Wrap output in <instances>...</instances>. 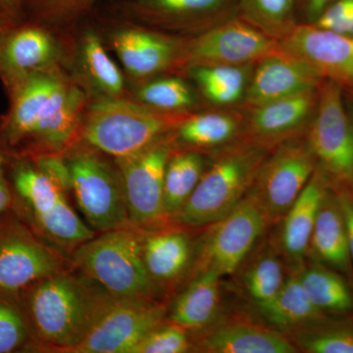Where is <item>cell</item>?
<instances>
[{
    "label": "cell",
    "mask_w": 353,
    "mask_h": 353,
    "mask_svg": "<svg viewBox=\"0 0 353 353\" xmlns=\"http://www.w3.org/2000/svg\"><path fill=\"white\" fill-rule=\"evenodd\" d=\"M87 95L57 68L43 70L17 82L1 139L34 157L62 154L80 139Z\"/></svg>",
    "instance_id": "obj_1"
},
{
    "label": "cell",
    "mask_w": 353,
    "mask_h": 353,
    "mask_svg": "<svg viewBox=\"0 0 353 353\" xmlns=\"http://www.w3.org/2000/svg\"><path fill=\"white\" fill-rule=\"evenodd\" d=\"M32 343L48 352L78 347L114 296L66 272L41 279L15 294Z\"/></svg>",
    "instance_id": "obj_2"
},
{
    "label": "cell",
    "mask_w": 353,
    "mask_h": 353,
    "mask_svg": "<svg viewBox=\"0 0 353 353\" xmlns=\"http://www.w3.org/2000/svg\"><path fill=\"white\" fill-rule=\"evenodd\" d=\"M189 112H165L121 97H99L83 114L80 139L115 159L134 157L171 134Z\"/></svg>",
    "instance_id": "obj_3"
},
{
    "label": "cell",
    "mask_w": 353,
    "mask_h": 353,
    "mask_svg": "<svg viewBox=\"0 0 353 353\" xmlns=\"http://www.w3.org/2000/svg\"><path fill=\"white\" fill-rule=\"evenodd\" d=\"M268 152L248 139L223 148L172 219L180 226L199 228L224 218L243 201Z\"/></svg>",
    "instance_id": "obj_4"
},
{
    "label": "cell",
    "mask_w": 353,
    "mask_h": 353,
    "mask_svg": "<svg viewBox=\"0 0 353 353\" xmlns=\"http://www.w3.org/2000/svg\"><path fill=\"white\" fill-rule=\"evenodd\" d=\"M146 229L130 224L103 232L77 246L74 265L116 299H153L158 287L143 260Z\"/></svg>",
    "instance_id": "obj_5"
},
{
    "label": "cell",
    "mask_w": 353,
    "mask_h": 353,
    "mask_svg": "<svg viewBox=\"0 0 353 353\" xmlns=\"http://www.w3.org/2000/svg\"><path fill=\"white\" fill-rule=\"evenodd\" d=\"M90 146L68 150L72 192L90 226L101 232L131 224L119 169Z\"/></svg>",
    "instance_id": "obj_6"
},
{
    "label": "cell",
    "mask_w": 353,
    "mask_h": 353,
    "mask_svg": "<svg viewBox=\"0 0 353 353\" xmlns=\"http://www.w3.org/2000/svg\"><path fill=\"white\" fill-rule=\"evenodd\" d=\"M273 148L260 164L246 194L263 212L268 224L284 218L317 167L307 141L296 137Z\"/></svg>",
    "instance_id": "obj_7"
},
{
    "label": "cell",
    "mask_w": 353,
    "mask_h": 353,
    "mask_svg": "<svg viewBox=\"0 0 353 353\" xmlns=\"http://www.w3.org/2000/svg\"><path fill=\"white\" fill-rule=\"evenodd\" d=\"M319 88L306 141L317 166L328 178L353 185V129L343 106L340 83L328 80Z\"/></svg>",
    "instance_id": "obj_8"
},
{
    "label": "cell",
    "mask_w": 353,
    "mask_h": 353,
    "mask_svg": "<svg viewBox=\"0 0 353 353\" xmlns=\"http://www.w3.org/2000/svg\"><path fill=\"white\" fill-rule=\"evenodd\" d=\"M279 50L277 41L236 15L183 41L179 67L248 66Z\"/></svg>",
    "instance_id": "obj_9"
},
{
    "label": "cell",
    "mask_w": 353,
    "mask_h": 353,
    "mask_svg": "<svg viewBox=\"0 0 353 353\" xmlns=\"http://www.w3.org/2000/svg\"><path fill=\"white\" fill-rule=\"evenodd\" d=\"M172 132L134 157L115 159L124 185L130 223L134 226L148 229L166 218L165 171L176 146Z\"/></svg>",
    "instance_id": "obj_10"
},
{
    "label": "cell",
    "mask_w": 353,
    "mask_h": 353,
    "mask_svg": "<svg viewBox=\"0 0 353 353\" xmlns=\"http://www.w3.org/2000/svg\"><path fill=\"white\" fill-rule=\"evenodd\" d=\"M14 185L31 210L37 226L51 241L78 246L94 238L92 230L70 206L67 194L36 167H18Z\"/></svg>",
    "instance_id": "obj_11"
},
{
    "label": "cell",
    "mask_w": 353,
    "mask_h": 353,
    "mask_svg": "<svg viewBox=\"0 0 353 353\" xmlns=\"http://www.w3.org/2000/svg\"><path fill=\"white\" fill-rule=\"evenodd\" d=\"M263 212L246 196L232 212L210 225L199 252V272L214 270L232 275L248 259L266 225Z\"/></svg>",
    "instance_id": "obj_12"
},
{
    "label": "cell",
    "mask_w": 353,
    "mask_h": 353,
    "mask_svg": "<svg viewBox=\"0 0 353 353\" xmlns=\"http://www.w3.org/2000/svg\"><path fill=\"white\" fill-rule=\"evenodd\" d=\"M165 314L163 306L153 299L113 297L85 340L70 353H132L164 322Z\"/></svg>",
    "instance_id": "obj_13"
},
{
    "label": "cell",
    "mask_w": 353,
    "mask_h": 353,
    "mask_svg": "<svg viewBox=\"0 0 353 353\" xmlns=\"http://www.w3.org/2000/svg\"><path fill=\"white\" fill-rule=\"evenodd\" d=\"M60 253L13 219L0 220V294L15 296L28 285L64 270Z\"/></svg>",
    "instance_id": "obj_14"
},
{
    "label": "cell",
    "mask_w": 353,
    "mask_h": 353,
    "mask_svg": "<svg viewBox=\"0 0 353 353\" xmlns=\"http://www.w3.org/2000/svg\"><path fill=\"white\" fill-rule=\"evenodd\" d=\"M132 21L169 31L203 32L236 15V0H126Z\"/></svg>",
    "instance_id": "obj_15"
},
{
    "label": "cell",
    "mask_w": 353,
    "mask_h": 353,
    "mask_svg": "<svg viewBox=\"0 0 353 353\" xmlns=\"http://www.w3.org/2000/svg\"><path fill=\"white\" fill-rule=\"evenodd\" d=\"M279 46L307 62L323 78L339 83H353V37L310 23L297 25Z\"/></svg>",
    "instance_id": "obj_16"
},
{
    "label": "cell",
    "mask_w": 353,
    "mask_h": 353,
    "mask_svg": "<svg viewBox=\"0 0 353 353\" xmlns=\"http://www.w3.org/2000/svg\"><path fill=\"white\" fill-rule=\"evenodd\" d=\"M323 77L301 58L279 50L257 62L243 102L252 108L306 90H317Z\"/></svg>",
    "instance_id": "obj_17"
},
{
    "label": "cell",
    "mask_w": 353,
    "mask_h": 353,
    "mask_svg": "<svg viewBox=\"0 0 353 353\" xmlns=\"http://www.w3.org/2000/svg\"><path fill=\"white\" fill-rule=\"evenodd\" d=\"M113 50L132 78L148 80L179 67L183 41L148 28L128 25L111 38Z\"/></svg>",
    "instance_id": "obj_18"
},
{
    "label": "cell",
    "mask_w": 353,
    "mask_h": 353,
    "mask_svg": "<svg viewBox=\"0 0 353 353\" xmlns=\"http://www.w3.org/2000/svg\"><path fill=\"white\" fill-rule=\"evenodd\" d=\"M318 92V88L306 90L248 108L245 122L248 139L270 150L283 141L296 138L312 120Z\"/></svg>",
    "instance_id": "obj_19"
},
{
    "label": "cell",
    "mask_w": 353,
    "mask_h": 353,
    "mask_svg": "<svg viewBox=\"0 0 353 353\" xmlns=\"http://www.w3.org/2000/svg\"><path fill=\"white\" fill-rule=\"evenodd\" d=\"M328 176L320 167L283 218L278 250L292 272L304 264L318 212L328 194Z\"/></svg>",
    "instance_id": "obj_20"
},
{
    "label": "cell",
    "mask_w": 353,
    "mask_h": 353,
    "mask_svg": "<svg viewBox=\"0 0 353 353\" xmlns=\"http://www.w3.org/2000/svg\"><path fill=\"white\" fill-rule=\"evenodd\" d=\"M59 44L46 28L30 25L14 31L0 48V68L14 81L57 66Z\"/></svg>",
    "instance_id": "obj_21"
},
{
    "label": "cell",
    "mask_w": 353,
    "mask_h": 353,
    "mask_svg": "<svg viewBox=\"0 0 353 353\" xmlns=\"http://www.w3.org/2000/svg\"><path fill=\"white\" fill-rule=\"evenodd\" d=\"M201 352L210 353H294L289 336L277 330L245 321L211 327L199 341Z\"/></svg>",
    "instance_id": "obj_22"
},
{
    "label": "cell",
    "mask_w": 353,
    "mask_h": 353,
    "mask_svg": "<svg viewBox=\"0 0 353 353\" xmlns=\"http://www.w3.org/2000/svg\"><path fill=\"white\" fill-rule=\"evenodd\" d=\"M146 270L157 287L173 284L182 277L192 261V241L180 229L150 231L143 239Z\"/></svg>",
    "instance_id": "obj_23"
},
{
    "label": "cell",
    "mask_w": 353,
    "mask_h": 353,
    "mask_svg": "<svg viewBox=\"0 0 353 353\" xmlns=\"http://www.w3.org/2000/svg\"><path fill=\"white\" fill-rule=\"evenodd\" d=\"M221 278L211 269L199 272L174 301L167 321L189 332L210 326L219 311Z\"/></svg>",
    "instance_id": "obj_24"
},
{
    "label": "cell",
    "mask_w": 353,
    "mask_h": 353,
    "mask_svg": "<svg viewBox=\"0 0 353 353\" xmlns=\"http://www.w3.org/2000/svg\"><path fill=\"white\" fill-rule=\"evenodd\" d=\"M308 253L334 270L350 273L352 262L345 221L336 197L329 192L318 212Z\"/></svg>",
    "instance_id": "obj_25"
},
{
    "label": "cell",
    "mask_w": 353,
    "mask_h": 353,
    "mask_svg": "<svg viewBox=\"0 0 353 353\" xmlns=\"http://www.w3.org/2000/svg\"><path fill=\"white\" fill-rule=\"evenodd\" d=\"M241 124L243 121L236 113H189L172 134L176 145L199 152L229 145L240 134Z\"/></svg>",
    "instance_id": "obj_26"
},
{
    "label": "cell",
    "mask_w": 353,
    "mask_h": 353,
    "mask_svg": "<svg viewBox=\"0 0 353 353\" xmlns=\"http://www.w3.org/2000/svg\"><path fill=\"white\" fill-rule=\"evenodd\" d=\"M256 310L268 324L288 332L325 318V313L308 299L296 273L287 278L273 299Z\"/></svg>",
    "instance_id": "obj_27"
},
{
    "label": "cell",
    "mask_w": 353,
    "mask_h": 353,
    "mask_svg": "<svg viewBox=\"0 0 353 353\" xmlns=\"http://www.w3.org/2000/svg\"><path fill=\"white\" fill-rule=\"evenodd\" d=\"M284 259L277 248L263 246L246 262L241 285L255 308L268 303L284 285Z\"/></svg>",
    "instance_id": "obj_28"
},
{
    "label": "cell",
    "mask_w": 353,
    "mask_h": 353,
    "mask_svg": "<svg viewBox=\"0 0 353 353\" xmlns=\"http://www.w3.org/2000/svg\"><path fill=\"white\" fill-rule=\"evenodd\" d=\"M296 273L311 303L322 312L347 313L353 308V294L340 274L320 264H303Z\"/></svg>",
    "instance_id": "obj_29"
},
{
    "label": "cell",
    "mask_w": 353,
    "mask_h": 353,
    "mask_svg": "<svg viewBox=\"0 0 353 353\" xmlns=\"http://www.w3.org/2000/svg\"><path fill=\"white\" fill-rule=\"evenodd\" d=\"M79 63L88 85L101 95L99 97H121L124 94V77L94 32L83 36Z\"/></svg>",
    "instance_id": "obj_30"
},
{
    "label": "cell",
    "mask_w": 353,
    "mask_h": 353,
    "mask_svg": "<svg viewBox=\"0 0 353 353\" xmlns=\"http://www.w3.org/2000/svg\"><path fill=\"white\" fill-rule=\"evenodd\" d=\"M204 170L203 157L196 150H175L172 153L165 171V217L172 218L181 210L196 189Z\"/></svg>",
    "instance_id": "obj_31"
},
{
    "label": "cell",
    "mask_w": 353,
    "mask_h": 353,
    "mask_svg": "<svg viewBox=\"0 0 353 353\" xmlns=\"http://www.w3.org/2000/svg\"><path fill=\"white\" fill-rule=\"evenodd\" d=\"M202 94L216 105H230L243 99L252 70L248 66H199L188 70Z\"/></svg>",
    "instance_id": "obj_32"
},
{
    "label": "cell",
    "mask_w": 353,
    "mask_h": 353,
    "mask_svg": "<svg viewBox=\"0 0 353 353\" xmlns=\"http://www.w3.org/2000/svg\"><path fill=\"white\" fill-rule=\"evenodd\" d=\"M236 16L278 43L299 25L296 0H236Z\"/></svg>",
    "instance_id": "obj_33"
},
{
    "label": "cell",
    "mask_w": 353,
    "mask_h": 353,
    "mask_svg": "<svg viewBox=\"0 0 353 353\" xmlns=\"http://www.w3.org/2000/svg\"><path fill=\"white\" fill-rule=\"evenodd\" d=\"M137 101L165 112H189L196 104V95L189 83L178 77L155 79L143 83Z\"/></svg>",
    "instance_id": "obj_34"
},
{
    "label": "cell",
    "mask_w": 353,
    "mask_h": 353,
    "mask_svg": "<svg viewBox=\"0 0 353 353\" xmlns=\"http://www.w3.org/2000/svg\"><path fill=\"white\" fill-rule=\"evenodd\" d=\"M320 321L289 331L290 340L297 350L310 353H353L352 328L324 326L320 325Z\"/></svg>",
    "instance_id": "obj_35"
},
{
    "label": "cell",
    "mask_w": 353,
    "mask_h": 353,
    "mask_svg": "<svg viewBox=\"0 0 353 353\" xmlns=\"http://www.w3.org/2000/svg\"><path fill=\"white\" fill-rule=\"evenodd\" d=\"M30 343L29 329L15 296L0 294V353L22 350Z\"/></svg>",
    "instance_id": "obj_36"
},
{
    "label": "cell",
    "mask_w": 353,
    "mask_h": 353,
    "mask_svg": "<svg viewBox=\"0 0 353 353\" xmlns=\"http://www.w3.org/2000/svg\"><path fill=\"white\" fill-rule=\"evenodd\" d=\"M99 0H23L25 14L32 13L44 23H63L76 19Z\"/></svg>",
    "instance_id": "obj_37"
},
{
    "label": "cell",
    "mask_w": 353,
    "mask_h": 353,
    "mask_svg": "<svg viewBox=\"0 0 353 353\" xmlns=\"http://www.w3.org/2000/svg\"><path fill=\"white\" fill-rule=\"evenodd\" d=\"M189 331L173 324L161 323L132 350V353H183L190 352Z\"/></svg>",
    "instance_id": "obj_38"
},
{
    "label": "cell",
    "mask_w": 353,
    "mask_h": 353,
    "mask_svg": "<svg viewBox=\"0 0 353 353\" xmlns=\"http://www.w3.org/2000/svg\"><path fill=\"white\" fill-rule=\"evenodd\" d=\"M34 167L57 183L65 194L72 192L71 170L62 154H43L34 157Z\"/></svg>",
    "instance_id": "obj_39"
},
{
    "label": "cell",
    "mask_w": 353,
    "mask_h": 353,
    "mask_svg": "<svg viewBox=\"0 0 353 353\" xmlns=\"http://www.w3.org/2000/svg\"><path fill=\"white\" fill-rule=\"evenodd\" d=\"M336 199L345 221L348 248H350V257L353 263V196L347 190H341Z\"/></svg>",
    "instance_id": "obj_40"
},
{
    "label": "cell",
    "mask_w": 353,
    "mask_h": 353,
    "mask_svg": "<svg viewBox=\"0 0 353 353\" xmlns=\"http://www.w3.org/2000/svg\"><path fill=\"white\" fill-rule=\"evenodd\" d=\"M24 15L23 0H0V17L6 22H18Z\"/></svg>",
    "instance_id": "obj_41"
},
{
    "label": "cell",
    "mask_w": 353,
    "mask_h": 353,
    "mask_svg": "<svg viewBox=\"0 0 353 353\" xmlns=\"http://www.w3.org/2000/svg\"><path fill=\"white\" fill-rule=\"evenodd\" d=\"M333 0H305V14L309 22L314 23Z\"/></svg>",
    "instance_id": "obj_42"
},
{
    "label": "cell",
    "mask_w": 353,
    "mask_h": 353,
    "mask_svg": "<svg viewBox=\"0 0 353 353\" xmlns=\"http://www.w3.org/2000/svg\"><path fill=\"white\" fill-rule=\"evenodd\" d=\"M13 202L12 192L7 183L0 178V217L6 214Z\"/></svg>",
    "instance_id": "obj_43"
},
{
    "label": "cell",
    "mask_w": 353,
    "mask_h": 353,
    "mask_svg": "<svg viewBox=\"0 0 353 353\" xmlns=\"http://www.w3.org/2000/svg\"><path fill=\"white\" fill-rule=\"evenodd\" d=\"M340 34H347V36L353 37V12L350 17L348 18L347 23L343 26Z\"/></svg>",
    "instance_id": "obj_44"
},
{
    "label": "cell",
    "mask_w": 353,
    "mask_h": 353,
    "mask_svg": "<svg viewBox=\"0 0 353 353\" xmlns=\"http://www.w3.org/2000/svg\"><path fill=\"white\" fill-rule=\"evenodd\" d=\"M6 22L1 17H0V28H1L2 23Z\"/></svg>",
    "instance_id": "obj_45"
},
{
    "label": "cell",
    "mask_w": 353,
    "mask_h": 353,
    "mask_svg": "<svg viewBox=\"0 0 353 353\" xmlns=\"http://www.w3.org/2000/svg\"><path fill=\"white\" fill-rule=\"evenodd\" d=\"M352 129H353V117H352Z\"/></svg>",
    "instance_id": "obj_46"
}]
</instances>
